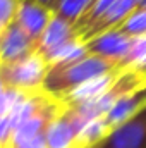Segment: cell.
Here are the masks:
<instances>
[{"label":"cell","mask_w":146,"mask_h":148,"mask_svg":"<svg viewBox=\"0 0 146 148\" xmlns=\"http://www.w3.org/2000/svg\"><path fill=\"white\" fill-rule=\"evenodd\" d=\"M113 71H120V69L107 59L88 53L86 57L76 62L52 67L43 83V93L52 95L55 98H62L72 90H76L77 86H81L83 83Z\"/></svg>","instance_id":"6da1fadb"},{"label":"cell","mask_w":146,"mask_h":148,"mask_svg":"<svg viewBox=\"0 0 146 148\" xmlns=\"http://www.w3.org/2000/svg\"><path fill=\"white\" fill-rule=\"evenodd\" d=\"M48 71V62L38 52H33L19 62L0 66V81L7 90L35 95L43 91V83L46 79Z\"/></svg>","instance_id":"7a4b0ae2"},{"label":"cell","mask_w":146,"mask_h":148,"mask_svg":"<svg viewBox=\"0 0 146 148\" xmlns=\"http://www.w3.org/2000/svg\"><path fill=\"white\" fill-rule=\"evenodd\" d=\"M53 16H55L53 10L38 3L36 0H19L14 23L28 35V38L38 48V43L43 33L46 31L48 24L52 23Z\"/></svg>","instance_id":"3957f363"},{"label":"cell","mask_w":146,"mask_h":148,"mask_svg":"<svg viewBox=\"0 0 146 148\" xmlns=\"http://www.w3.org/2000/svg\"><path fill=\"white\" fill-rule=\"evenodd\" d=\"M134 41L136 40L127 38L122 33L112 29V31H107L103 35H98V36L84 41V47H86V52L89 55L107 59L122 71V64H124L126 57L129 55Z\"/></svg>","instance_id":"277c9868"},{"label":"cell","mask_w":146,"mask_h":148,"mask_svg":"<svg viewBox=\"0 0 146 148\" xmlns=\"http://www.w3.org/2000/svg\"><path fill=\"white\" fill-rule=\"evenodd\" d=\"M84 126L76 110L69 107L45 131V145L46 148H77V138Z\"/></svg>","instance_id":"5b68a950"},{"label":"cell","mask_w":146,"mask_h":148,"mask_svg":"<svg viewBox=\"0 0 146 148\" xmlns=\"http://www.w3.org/2000/svg\"><path fill=\"white\" fill-rule=\"evenodd\" d=\"M95 148H146V109L113 129Z\"/></svg>","instance_id":"8992f818"},{"label":"cell","mask_w":146,"mask_h":148,"mask_svg":"<svg viewBox=\"0 0 146 148\" xmlns=\"http://www.w3.org/2000/svg\"><path fill=\"white\" fill-rule=\"evenodd\" d=\"M33 52H36V47L16 23L0 33V66L19 62Z\"/></svg>","instance_id":"52a82bcc"},{"label":"cell","mask_w":146,"mask_h":148,"mask_svg":"<svg viewBox=\"0 0 146 148\" xmlns=\"http://www.w3.org/2000/svg\"><path fill=\"white\" fill-rule=\"evenodd\" d=\"M120 73L122 71H113V73H108L105 76L93 77V79L83 83L81 86H77L76 90H72L71 93H67L65 97H62L59 100H62L67 107H81V105L93 103L98 98H102L112 88V84L117 81V77L120 76Z\"/></svg>","instance_id":"ba28073f"},{"label":"cell","mask_w":146,"mask_h":148,"mask_svg":"<svg viewBox=\"0 0 146 148\" xmlns=\"http://www.w3.org/2000/svg\"><path fill=\"white\" fill-rule=\"evenodd\" d=\"M138 5H139V0H117L93 26H89V28L81 35L83 43L88 41V40H91V38L98 36V35H103V33H107V31L115 29V28H117L119 24H122L132 12L138 10Z\"/></svg>","instance_id":"9c48e42d"},{"label":"cell","mask_w":146,"mask_h":148,"mask_svg":"<svg viewBox=\"0 0 146 148\" xmlns=\"http://www.w3.org/2000/svg\"><path fill=\"white\" fill-rule=\"evenodd\" d=\"M146 109V86L139 88L126 97H122L112 109H110L105 115L103 121L112 133L113 129H117L119 126H122L124 122H127L131 117H134L138 112Z\"/></svg>","instance_id":"30bf717a"},{"label":"cell","mask_w":146,"mask_h":148,"mask_svg":"<svg viewBox=\"0 0 146 148\" xmlns=\"http://www.w3.org/2000/svg\"><path fill=\"white\" fill-rule=\"evenodd\" d=\"M74 38H79V35L74 29V24H71L69 21H65V19H62L55 14L52 23L48 24L46 31L43 33L40 43H38L36 52L43 59H46L55 50H59L60 47H64L65 43H69Z\"/></svg>","instance_id":"8fae6325"},{"label":"cell","mask_w":146,"mask_h":148,"mask_svg":"<svg viewBox=\"0 0 146 148\" xmlns=\"http://www.w3.org/2000/svg\"><path fill=\"white\" fill-rule=\"evenodd\" d=\"M95 3V0H60L55 14L65 21H69L71 24H76L88 10L89 7Z\"/></svg>","instance_id":"7c38bea8"},{"label":"cell","mask_w":146,"mask_h":148,"mask_svg":"<svg viewBox=\"0 0 146 148\" xmlns=\"http://www.w3.org/2000/svg\"><path fill=\"white\" fill-rule=\"evenodd\" d=\"M115 31L122 33L124 36L138 40L146 36V10H136L132 12L122 24L115 28Z\"/></svg>","instance_id":"4fadbf2b"},{"label":"cell","mask_w":146,"mask_h":148,"mask_svg":"<svg viewBox=\"0 0 146 148\" xmlns=\"http://www.w3.org/2000/svg\"><path fill=\"white\" fill-rule=\"evenodd\" d=\"M115 2H117V0H95V3L89 7V10L74 24V29H76V33L79 35V38H81V35H83L89 26H93Z\"/></svg>","instance_id":"5bb4252c"},{"label":"cell","mask_w":146,"mask_h":148,"mask_svg":"<svg viewBox=\"0 0 146 148\" xmlns=\"http://www.w3.org/2000/svg\"><path fill=\"white\" fill-rule=\"evenodd\" d=\"M126 69H136L139 73L146 74V36L138 38L129 52V55L126 57L124 64H122V71Z\"/></svg>","instance_id":"9a60e30c"},{"label":"cell","mask_w":146,"mask_h":148,"mask_svg":"<svg viewBox=\"0 0 146 148\" xmlns=\"http://www.w3.org/2000/svg\"><path fill=\"white\" fill-rule=\"evenodd\" d=\"M17 3L19 0H0V33L14 23Z\"/></svg>","instance_id":"2e32d148"},{"label":"cell","mask_w":146,"mask_h":148,"mask_svg":"<svg viewBox=\"0 0 146 148\" xmlns=\"http://www.w3.org/2000/svg\"><path fill=\"white\" fill-rule=\"evenodd\" d=\"M12 148H46V145H45V140L43 138H36V140H31V141H24V143H19V145H12Z\"/></svg>","instance_id":"e0dca14e"},{"label":"cell","mask_w":146,"mask_h":148,"mask_svg":"<svg viewBox=\"0 0 146 148\" xmlns=\"http://www.w3.org/2000/svg\"><path fill=\"white\" fill-rule=\"evenodd\" d=\"M38 3H41V5H45V7H48L50 10H57V7H59V3H60V0H36Z\"/></svg>","instance_id":"ac0fdd59"},{"label":"cell","mask_w":146,"mask_h":148,"mask_svg":"<svg viewBox=\"0 0 146 148\" xmlns=\"http://www.w3.org/2000/svg\"><path fill=\"white\" fill-rule=\"evenodd\" d=\"M138 10H146V0H139V5H138Z\"/></svg>","instance_id":"d6986e66"},{"label":"cell","mask_w":146,"mask_h":148,"mask_svg":"<svg viewBox=\"0 0 146 148\" xmlns=\"http://www.w3.org/2000/svg\"><path fill=\"white\" fill-rule=\"evenodd\" d=\"M3 91H5V88H3V84H2V81H0V97L3 95Z\"/></svg>","instance_id":"ffe728a7"}]
</instances>
